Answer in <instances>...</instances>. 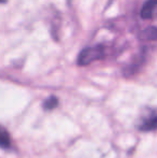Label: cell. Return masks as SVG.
I'll return each instance as SVG.
<instances>
[{"mask_svg":"<svg viewBox=\"0 0 157 158\" xmlns=\"http://www.w3.org/2000/svg\"><path fill=\"white\" fill-rule=\"evenodd\" d=\"M105 54V51L101 45L86 48L80 53L78 57V64L79 66H87L94 61L103 58Z\"/></svg>","mask_w":157,"mask_h":158,"instance_id":"obj_1","label":"cell"},{"mask_svg":"<svg viewBox=\"0 0 157 158\" xmlns=\"http://www.w3.org/2000/svg\"><path fill=\"white\" fill-rule=\"evenodd\" d=\"M138 129L143 132L157 130V109H147L142 115L138 123Z\"/></svg>","mask_w":157,"mask_h":158,"instance_id":"obj_2","label":"cell"},{"mask_svg":"<svg viewBox=\"0 0 157 158\" xmlns=\"http://www.w3.org/2000/svg\"><path fill=\"white\" fill-rule=\"evenodd\" d=\"M156 6H157V0H147L144 2V4L142 6V9H141V12H140L141 17L144 19H152L154 15V12H155Z\"/></svg>","mask_w":157,"mask_h":158,"instance_id":"obj_3","label":"cell"},{"mask_svg":"<svg viewBox=\"0 0 157 158\" xmlns=\"http://www.w3.org/2000/svg\"><path fill=\"white\" fill-rule=\"evenodd\" d=\"M144 60H145V54H144V52H142L131 64H129V66L127 67V68L125 69V74L126 75L134 74V73L140 69V67L142 66V64L144 63Z\"/></svg>","mask_w":157,"mask_h":158,"instance_id":"obj_4","label":"cell"},{"mask_svg":"<svg viewBox=\"0 0 157 158\" xmlns=\"http://www.w3.org/2000/svg\"><path fill=\"white\" fill-rule=\"evenodd\" d=\"M140 39L143 41H157V27L150 26L140 32Z\"/></svg>","mask_w":157,"mask_h":158,"instance_id":"obj_5","label":"cell"},{"mask_svg":"<svg viewBox=\"0 0 157 158\" xmlns=\"http://www.w3.org/2000/svg\"><path fill=\"white\" fill-rule=\"evenodd\" d=\"M11 138L9 132L4 128L0 127V148H11Z\"/></svg>","mask_w":157,"mask_h":158,"instance_id":"obj_6","label":"cell"},{"mask_svg":"<svg viewBox=\"0 0 157 158\" xmlns=\"http://www.w3.org/2000/svg\"><path fill=\"white\" fill-rule=\"evenodd\" d=\"M57 106H58V99H57L55 96H51V97H48L43 103L44 110H48V111L53 110V109H55Z\"/></svg>","mask_w":157,"mask_h":158,"instance_id":"obj_7","label":"cell"},{"mask_svg":"<svg viewBox=\"0 0 157 158\" xmlns=\"http://www.w3.org/2000/svg\"><path fill=\"white\" fill-rule=\"evenodd\" d=\"M6 0H0V2H6Z\"/></svg>","mask_w":157,"mask_h":158,"instance_id":"obj_8","label":"cell"}]
</instances>
